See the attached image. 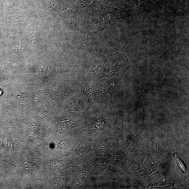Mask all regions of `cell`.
<instances>
[{
  "label": "cell",
  "instance_id": "obj_2",
  "mask_svg": "<svg viewBox=\"0 0 189 189\" xmlns=\"http://www.w3.org/2000/svg\"><path fill=\"white\" fill-rule=\"evenodd\" d=\"M173 155L174 156L175 160L176 161L177 164L178 165L179 168L182 171L183 173L185 172L187 169V167L185 164L184 163V161L178 156L177 153H173Z\"/></svg>",
  "mask_w": 189,
  "mask_h": 189
},
{
  "label": "cell",
  "instance_id": "obj_1",
  "mask_svg": "<svg viewBox=\"0 0 189 189\" xmlns=\"http://www.w3.org/2000/svg\"><path fill=\"white\" fill-rule=\"evenodd\" d=\"M130 66L128 59L125 54L117 52L111 55L108 62L107 72L110 76L123 72Z\"/></svg>",
  "mask_w": 189,
  "mask_h": 189
}]
</instances>
